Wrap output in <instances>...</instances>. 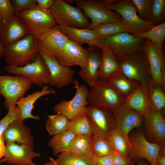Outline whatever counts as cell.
<instances>
[{"label":"cell","mask_w":165,"mask_h":165,"mask_svg":"<svg viewBox=\"0 0 165 165\" xmlns=\"http://www.w3.org/2000/svg\"><path fill=\"white\" fill-rule=\"evenodd\" d=\"M38 53L37 38L28 34L5 47L3 56L8 65L21 67L34 61Z\"/></svg>","instance_id":"1"},{"label":"cell","mask_w":165,"mask_h":165,"mask_svg":"<svg viewBox=\"0 0 165 165\" xmlns=\"http://www.w3.org/2000/svg\"><path fill=\"white\" fill-rule=\"evenodd\" d=\"M49 9L57 25L81 28H87L90 23L79 8L64 0H54Z\"/></svg>","instance_id":"2"},{"label":"cell","mask_w":165,"mask_h":165,"mask_svg":"<svg viewBox=\"0 0 165 165\" xmlns=\"http://www.w3.org/2000/svg\"><path fill=\"white\" fill-rule=\"evenodd\" d=\"M103 1L109 9L120 16L122 20L133 29L134 34L148 31L155 25L152 21L144 20L139 17L136 7L131 0Z\"/></svg>","instance_id":"3"},{"label":"cell","mask_w":165,"mask_h":165,"mask_svg":"<svg viewBox=\"0 0 165 165\" xmlns=\"http://www.w3.org/2000/svg\"><path fill=\"white\" fill-rule=\"evenodd\" d=\"M17 15L29 34L36 38L57 25L50 10L42 9L37 5Z\"/></svg>","instance_id":"4"},{"label":"cell","mask_w":165,"mask_h":165,"mask_svg":"<svg viewBox=\"0 0 165 165\" xmlns=\"http://www.w3.org/2000/svg\"><path fill=\"white\" fill-rule=\"evenodd\" d=\"M85 15L91 20L87 28L92 29L101 24L120 21L121 17L116 12L110 10L103 1L75 0L72 1Z\"/></svg>","instance_id":"5"},{"label":"cell","mask_w":165,"mask_h":165,"mask_svg":"<svg viewBox=\"0 0 165 165\" xmlns=\"http://www.w3.org/2000/svg\"><path fill=\"white\" fill-rule=\"evenodd\" d=\"M124 99L106 80L100 79L89 90L87 96L90 105L110 111L123 104Z\"/></svg>","instance_id":"6"},{"label":"cell","mask_w":165,"mask_h":165,"mask_svg":"<svg viewBox=\"0 0 165 165\" xmlns=\"http://www.w3.org/2000/svg\"><path fill=\"white\" fill-rule=\"evenodd\" d=\"M123 73L130 79L147 87L152 79L148 59L142 50L119 62Z\"/></svg>","instance_id":"7"},{"label":"cell","mask_w":165,"mask_h":165,"mask_svg":"<svg viewBox=\"0 0 165 165\" xmlns=\"http://www.w3.org/2000/svg\"><path fill=\"white\" fill-rule=\"evenodd\" d=\"M32 83L27 78L20 75H0V94L5 98L4 105L8 110L16 106L20 97L31 87Z\"/></svg>","instance_id":"8"},{"label":"cell","mask_w":165,"mask_h":165,"mask_svg":"<svg viewBox=\"0 0 165 165\" xmlns=\"http://www.w3.org/2000/svg\"><path fill=\"white\" fill-rule=\"evenodd\" d=\"M145 40L127 32L103 39L104 43L108 45L119 63L128 56L142 50Z\"/></svg>","instance_id":"9"},{"label":"cell","mask_w":165,"mask_h":165,"mask_svg":"<svg viewBox=\"0 0 165 165\" xmlns=\"http://www.w3.org/2000/svg\"><path fill=\"white\" fill-rule=\"evenodd\" d=\"M76 92L73 98L70 100H64L55 105L53 110L56 114H62L70 120L76 116L85 113L87 105L89 104L87 100L89 91L86 85L79 84L77 79L73 82Z\"/></svg>","instance_id":"10"},{"label":"cell","mask_w":165,"mask_h":165,"mask_svg":"<svg viewBox=\"0 0 165 165\" xmlns=\"http://www.w3.org/2000/svg\"><path fill=\"white\" fill-rule=\"evenodd\" d=\"M5 69L10 74L20 75L27 78L32 84L40 87L42 88L44 85L48 84L49 70L44 60L39 53L35 60L30 63L21 67L8 65Z\"/></svg>","instance_id":"11"},{"label":"cell","mask_w":165,"mask_h":165,"mask_svg":"<svg viewBox=\"0 0 165 165\" xmlns=\"http://www.w3.org/2000/svg\"><path fill=\"white\" fill-rule=\"evenodd\" d=\"M129 139L130 145V159H144L150 165H158L156 158L161 147L148 141L142 132L134 133Z\"/></svg>","instance_id":"12"},{"label":"cell","mask_w":165,"mask_h":165,"mask_svg":"<svg viewBox=\"0 0 165 165\" xmlns=\"http://www.w3.org/2000/svg\"><path fill=\"white\" fill-rule=\"evenodd\" d=\"M85 113L90 119L94 135L107 139L115 129V121L111 111L90 105Z\"/></svg>","instance_id":"13"},{"label":"cell","mask_w":165,"mask_h":165,"mask_svg":"<svg viewBox=\"0 0 165 165\" xmlns=\"http://www.w3.org/2000/svg\"><path fill=\"white\" fill-rule=\"evenodd\" d=\"M148 59L152 79L165 90V61L162 49L146 39L142 48Z\"/></svg>","instance_id":"14"},{"label":"cell","mask_w":165,"mask_h":165,"mask_svg":"<svg viewBox=\"0 0 165 165\" xmlns=\"http://www.w3.org/2000/svg\"><path fill=\"white\" fill-rule=\"evenodd\" d=\"M116 123L115 129L127 139L134 129L139 127L143 122V116L129 108L123 104L111 111Z\"/></svg>","instance_id":"15"},{"label":"cell","mask_w":165,"mask_h":165,"mask_svg":"<svg viewBox=\"0 0 165 165\" xmlns=\"http://www.w3.org/2000/svg\"><path fill=\"white\" fill-rule=\"evenodd\" d=\"M37 38L39 53L54 58H55L69 39L60 31L57 25L46 31Z\"/></svg>","instance_id":"16"},{"label":"cell","mask_w":165,"mask_h":165,"mask_svg":"<svg viewBox=\"0 0 165 165\" xmlns=\"http://www.w3.org/2000/svg\"><path fill=\"white\" fill-rule=\"evenodd\" d=\"M46 64L50 73L47 85L58 89L73 83L76 71L61 64L55 59L39 53Z\"/></svg>","instance_id":"17"},{"label":"cell","mask_w":165,"mask_h":165,"mask_svg":"<svg viewBox=\"0 0 165 165\" xmlns=\"http://www.w3.org/2000/svg\"><path fill=\"white\" fill-rule=\"evenodd\" d=\"M88 56L87 49L84 48L82 45L69 39L55 59L63 66L71 68L77 65L82 68L87 63Z\"/></svg>","instance_id":"18"},{"label":"cell","mask_w":165,"mask_h":165,"mask_svg":"<svg viewBox=\"0 0 165 165\" xmlns=\"http://www.w3.org/2000/svg\"><path fill=\"white\" fill-rule=\"evenodd\" d=\"M4 157L0 160L2 163L6 162L11 165H30L33 159L41 156L33 149V145L18 144L15 142L6 145Z\"/></svg>","instance_id":"19"},{"label":"cell","mask_w":165,"mask_h":165,"mask_svg":"<svg viewBox=\"0 0 165 165\" xmlns=\"http://www.w3.org/2000/svg\"><path fill=\"white\" fill-rule=\"evenodd\" d=\"M145 137L161 147L165 143V119L164 114L150 110L143 116Z\"/></svg>","instance_id":"20"},{"label":"cell","mask_w":165,"mask_h":165,"mask_svg":"<svg viewBox=\"0 0 165 165\" xmlns=\"http://www.w3.org/2000/svg\"><path fill=\"white\" fill-rule=\"evenodd\" d=\"M28 34V31L17 15L5 22L0 23V40L4 47Z\"/></svg>","instance_id":"21"},{"label":"cell","mask_w":165,"mask_h":165,"mask_svg":"<svg viewBox=\"0 0 165 165\" xmlns=\"http://www.w3.org/2000/svg\"><path fill=\"white\" fill-rule=\"evenodd\" d=\"M57 25L60 31L69 39L82 45L87 44L89 47L101 49L105 44L103 39L100 38L92 29Z\"/></svg>","instance_id":"22"},{"label":"cell","mask_w":165,"mask_h":165,"mask_svg":"<svg viewBox=\"0 0 165 165\" xmlns=\"http://www.w3.org/2000/svg\"><path fill=\"white\" fill-rule=\"evenodd\" d=\"M6 144L12 142L33 145L34 140L31 129L20 119L10 123L3 133Z\"/></svg>","instance_id":"23"},{"label":"cell","mask_w":165,"mask_h":165,"mask_svg":"<svg viewBox=\"0 0 165 165\" xmlns=\"http://www.w3.org/2000/svg\"><path fill=\"white\" fill-rule=\"evenodd\" d=\"M56 92L46 84L42 87L41 90H37L34 93L28 95L25 97L19 98L16 105L19 109L20 112V119L22 121L28 118H32L38 121L40 117L38 116H34L31 113L36 101L41 97L50 94H55Z\"/></svg>","instance_id":"24"},{"label":"cell","mask_w":165,"mask_h":165,"mask_svg":"<svg viewBox=\"0 0 165 165\" xmlns=\"http://www.w3.org/2000/svg\"><path fill=\"white\" fill-rule=\"evenodd\" d=\"M123 104L144 116L150 110L147 87L140 84L125 98Z\"/></svg>","instance_id":"25"},{"label":"cell","mask_w":165,"mask_h":165,"mask_svg":"<svg viewBox=\"0 0 165 165\" xmlns=\"http://www.w3.org/2000/svg\"><path fill=\"white\" fill-rule=\"evenodd\" d=\"M88 60L86 66L79 72V75L91 88L99 79L98 72L101 61V53L97 48L89 47Z\"/></svg>","instance_id":"26"},{"label":"cell","mask_w":165,"mask_h":165,"mask_svg":"<svg viewBox=\"0 0 165 165\" xmlns=\"http://www.w3.org/2000/svg\"><path fill=\"white\" fill-rule=\"evenodd\" d=\"M101 61L98 72L99 79L106 80L112 74L120 69L119 64L106 43L101 49Z\"/></svg>","instance_id":"27"},{"label":"cell","mask_w":165,"mask_h":165,"mask_svg":"<svg viewBox=\"0 0 165 165\" xmlns=\"http://www.w3.org/2000/svg\"><path fill=\"white\" fill-rule=\"evenodd\" d=\"M106 81L125 98L140 84L129 79L120 69L111 75Z\"/></svg>","instance_id":"28"},{"label":"cell","mask_w":165,"mask_h":165,"mask_svg":"<svg viewBox=\"0 0 165 165\" xmlns=\"http://www.w3.org/2000/svg\"><path fill=\"white\" fill-rule=\"evenodd\" d=\"M147 88L150 110L164 114L165 108V90L152 79Z\"/></svg>","instance_id":"29"},{"label":"cell","mask_w":165,"mask_h":165,"mask_svg":"<svg viewBox=\"0 0 165 165\" xmlns=\"http://www.w3.org/2000/svg\"><path fill=\"white\" fill-rule=\"evenodd\" d=\"M76 135L68 130L53 136L47 143L53 155L69 152Z\"/></svg>","instance_id":"30"},{"label":"cell","mask_w":165,"mask_h":165,"mask_svg":"<svg viewBox=\"0 0 165 165\" xmlns=\"http://www.w3.org/2000/svg\"><path fill=\"white\" fill-rule=\"evenodd\" d=\"M91 29L94 30L102 39L123 32L135 33L133 29L122 20L101 24Z\"/></svg>","instance_id":"31"},{"label":"cell","mask_w":165,"mask_h":165,"mask_svg":"<svg viewBox=\"0 0 165 165\" xmlns=\"http://www.w3.org/2000/svg\"><path fill=\"white\" fill-rule=\"evenodd\" d=\"M55 160L59 165H97L96 157L90 154H78L69 152L58 154Z\"/></svg>","instance_id":"32"},{"label":"cell","mask_w":165,"mask_h":165,"mask_svg":"<svg viewBox=\"0 0 165 165\" xmlns=\"http://www.w3.org/2000/svg\"><path fill=\"white\" fill-rule=\"evenodd\" d=\"M68 130L76 136L93 135L92 125L86 113L80 114L71 120Z\"/></svg>","instance_id":"33"},{"label":"cell","mask_w":165,"mask_h":165,"mask_svg":"<svg viewBox=\"0 0 165 165\" xmlns=\"http://www.w3.org/2000/svg\"><path fill=\"white\" fill-rule=\"evenodd\" d=\"M107 139L114 151L126 158H129L130 149L129 140L115 129L110 133Z\"/></svg>","instance_id":"34"},{"label":"cell","mask_w":165,"mask_h":165,"mask_svg":"<svg viewBox=\"0 0 165 165\" xmlns=\"http://www.w3.org/2000/svg\"><path fill=\"white\" fill-rule=\"evenodd\" d=\"M45 125L46 131L53 136L68 129L70 120L65 116L59 114L49 115Z\"/></svg>","instance_id":"35"},{"label":"cell","mask_w":165,"mask_h":165,"mask_svg":"<svg viewBox=\"0 0 165 165\" xmlns=\"http://www.w3.org/2000/svg\"><path fill=\"white\" fill-rule=\"evenodd\" d=\"M132 34L139 38L148 39L159 48L162 49L165 38V21L154 26L148 31Z\"/></svg>","instance_id":"36"},{"label":"cell","mask_w":165,"mask_h":165,"mask_svg":"<svg viewBox=\"0 0 165 165\" xmlns=\"http://www.w3.org/2000/svg\"><path fill=\"white\" fill-rule=\"evenodd\" d=\"M94 141V135L76 136L69 152L78 154H90Z\"/></svg>","instance_id":"37"},{"label":"cell","mask_w":165,"mask_h":165,"mask_svg":"<svg viewBox=\"0 0 165 165\" xmlns=\"http://www.w3.org/2000/svg\"><path fill=\"white\" fill-rule=\"evenodd\" d=\"M94 136V143L90 154L96 158L112 154L114 151L107 139Z\"/></svg>","instance_id":"38"},{"label":"cell","mask_w":165,"mask_h":165,"mask_svg":"<svg viewBox=\"0 0 165 165\" xmlns=\"http://www.w3.org/2000/svg\"><path fill=\"white\" fill-rule=\"evenodd\" d=\"M131 1L135 6L138 15L141 19L145 21H152L151 11L153 0Z\"/></svg>","instance_id":"39"},{"label":"cell","mask_w":165,"mask_h":165,"mask_svg":"<svg viewBox=\"0 0 165 165\" xmlns=\"http://www.w3.org/2000/svg\"><path fill=\"white\" fill-rule=\"evenodd\" d=\"M151 14L152 21L155 25L165 21V0H153Z\"/></svg>","instance_id":"40"},{"label":"cell","mask_w":165,"mask_h":165,"mask_svg":"<svg viewBox=\"0 0 165 165\" xmlns=\"http://www.w3.org/2000/svg\"><path fill=\"white\" fill-rule=\"evenodd\" d=\"M15 15L14 7L9 0H0V23H3Z\"/></svg>","instance_id":"41"},{"label":"cell","mask_w":165,"mask_h":165,"mask_svg":"<svg viewBox=\"0 0 165 165\" xmlns=\"http://www.w3.org/2000/svg\"><path fill=\"white\" fill-rule=\"evenodd\" d=\"M6 115L0 120V135L13 121L20 119V112L17 106L10 108Z\"/></svg>","instance_id":"42"},{"label":"cell","mask_w":165,"mask_h":165,"mask_svg":"<svg viewBox=\"0 0 165 165\" xmlns=\"http://www.w3.org/2000/svg\"><path fill=\"white\" fill-rule=\"evenodd\" d=\"M11 1L14 7L15 15L37 5L36 0H12Z\"/></svg>","instance_id":"43"},{"label":"cell","mask_w":165,"mask_h":165,"mask_svg":"<svg viewBox=\"0 0 165 165\" xmlns=\"http://www.w3.org/2000/svg\"><path fill=\"white\" fill-rule=\"evenodd\" d=\"M113 165H134V160L126 158L114 151L111 154Z\"/></svg>","instance_id":"44"},{"label":"cell","mask_w":165,"mask_h":165,"mask_svg":"<svg viewBox=\"0 0 165 165\" xmlns=\"http://www.w3.org/2000/svg\"><path fill=\"white\" fill-rule=\"evenodd\" d=\"M96 162L97 165H113L112 155L97 157Z\"/></svg>","instance_id":"45"},{"label":"cell","mask_w":165,"mask_h":165,"mask_svg":"<svg viewBox=\"0 0 165 165\" xmlns=\"http://www.w3.org/2000/svg\"><path fill=\"white\" fill-rule=\"evenodd\" d=\"M37 5L42 9H50L54 0H36Z\"/></svg>","instance_id":"46"},{"label":"cell","mask_w":165,"mask_h":165,"mask_svg":"<svg viewBox=\"0 0 165 165\" xmlns=\"http://www.w3.org/2000/svg\"><path fill=\"white\" fill-rule=\"evenodd\" d=\"M165 146L161 148L156 158V163L158 165H165Z\"/></svg>","instance_id":"47"},{"label":"cell","mask_w":165,"mask_h":165,"mask_svg":"<svg viewBox=\"0 0 165 165\" xmlns=\"http://www.w3.org/2000/svg\"><path fill=\"white\" fill-rule=\"evenodd\" d=\"M6 145L3 133L0 135V160L3 158L5 154Z\"/></svg>","instance_id":"48"},{"label":"cell","mask_w":165,"mask_h":165,"mask_svg":"<svg viewBox=\"0 0 165 165\" xmlns=\"http://www.w3.org/2000/svg\"><path fill=\"white\" fill-rule=\"evenodd\" d=\"M49 161L45 163L43 165H58L55 160V159L50 157L49 158ZM30 165H37L33 162Z\"/></svg>","instance_id":"49"},{"label":"cell","mask_w":165,"mask_h":165,"mask_svg":"<svg viewBox=\"0 0 165 165\" xmlns=\"http://www.w3.org/2000/svg\"><path fill=\"white\" fill-rule=\"evenodd\" d=\"M137 165H147V161L144 159H139Z\"/></svg>","instance_id":"50"},{"label":"cell","mask_w":165,"mask_h":165,"mask_svg":"<svg viewBox=\"0 0 165 165\" xmlns=\"http://www.w3.org/2000/svg\"><path fill=\"white\" fill-rule=\"evenodd\" d=\"M5 51V47L1 42L0 38V58L3 56Z\"/></svg>","instance_id":"51"},{"label":"cell","mask_w":165,"mask_h":165,"mask_svg":"<svg viewBox=\"0 0 165 165\" xmlns=\"http://www.w3.org/2000/svg\"><path fill=\"white\" fill-rule=\"evenodd\" d=\"M1 163L0 162V165H1Z\"/></svg>","instance_id":"52"}]
</instances>
